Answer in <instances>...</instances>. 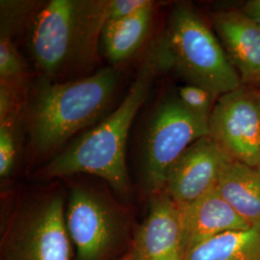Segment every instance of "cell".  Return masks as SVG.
Instances as JSON below:
<instances>
[{
	"label": "cell",
	"mask_w": 260,
	"mask_h": 260,
	"mask_svg": "<svg viewBox=\"0 0 260 260\" xmlns=\"http://www.w3.org/2000/svg\"><path fill=\"white\" fill-rule=\"evenodd\" d=\"M168 69L170 62L161 40L150 49L119 107L99 125L56 155L38 176L52 178L90 174L105 179L115 190L126 192L128 176L125 148L130 127L140 108L146 103L155 78Z\"/></svg>",
	"instance_id": "6da1fadb"
},
{
	"label": "cell",
	"mask_w": 260,
	"mask_h": 260,
	"mask_svg": "<svg viewBox=\"0 0 260 260\" xmlns=\"http://www.w3.org/2000/svg\"><path fill=\"white\" fill-rule=\"evenodd\" d=\"M120 77L118 70L103 68L93 75L69 82L43 78L26 111L32 149L40 154L51 152L98 120L111 102Z\"/></svg>",
	"instance_id": "7a4b0ae2"
},
{
	"label": "cell",
	"mask_w": 260,
	"mask_h": 260,
	"mask_svg": "<svg viewBox=\"0 0 260 260\" xmlns=\"http://www.w3.org/2000/svg\"><path fill=\"white\" fill-rule=\"evenodd\" d=\"M108 20L106 0H51L39 10L31 28L30 49L46 78L89 65Z\"/></svg>",
	"instance_id": "3957f363"
},
{
	"label": "cell",
	"mask_w": 260,
	"mask_h": 260,
	"mask_svg": "<svg viewBox=\"0 0 260 260\" xmlns=\"http://www.w3.org/2000/svg\"><path fill=\"white\" fill-rule=\"evenodd\" d=\"M162 42L170 68L189 84L204 88L217 99L241 86V78L216 33L190 5L178 4L172 11Z\"/></svg>",
	"instance_id": "277c9868"
},
{
	"label": "cell",
	"mask_w": 260,
	"mask_h": 260,
	"mask_svg": "<svg viewBox=\"0 0 260 260\" xmlns=\"http://www.w3.org/2000/svg\"><path fill=\"white\" fill-rule=\"evenodd\" d=\"M209 135V118L189 110L177 94L162 100L144 142L143 172L150 195L165 189L168 172L193 143Z\"/></svg>",
	"instance_id": "5b68a950"
},
{
	"label": "cell",
	"mask_w": 260,
	"mask_h": 260,
	"mask_svg": "<svg viewBox=\"0 0 260 260\" xmlns=\"http://www.w3.org/2000/svg\"><path fill=\"white\" fill-rule=\"evenodd\" d=\"M209 135L233 160L260 166V88L242 84L219 96L209 117Z\"/></svg>",
	"instance_id": "8992f818"
},
{
	"label": "cell",
	"mask_w": 260,
	"mask_h": 260,
	"mask_svg": "<svg viewBox=\"0 0 260 260\" xmlns=\"http://www.w3.org/2000/svg\"><path fill=\"white\" fill-rule=\"evenodd\" d=\"M5 260H70L64 202L49 197L22 214L5 240Z\"/></svg>",
	"instance_id": "52a82bcc"
},
{
	"label": "cell",
	"mask_w": 260,
	"mask_h": 260,
	"mask_svg": "<svg viewBox=\"0 0 260 260\" xmlns=\"http://www.w3.org/2000/svg\"><path fill=\"white\" fill-rule=\"evenodd\" d=\"M69 236L79 260H102L114 248L120 235V219L102 196L75 187L66 211Z\"/></svg>",
	"instance_id": "ba28073f"
},
{
	"label": "cell",
	"mask_w": 260,
	"mask_h": 260,
	"mask_svg": "<svg viewBox=\"0 0 260 260\" xmlns=\"http://www.w3.org/2000/svg\"><path fill=\"white\" fill-rule=\"evenodd\" d=\"M230 159L210 135L205 136L193 143L170 168L164 191L180 207L190 205L216 189Z\"/></svg>",
	"instance_id": "9c48e42d"
},
{
	"label": "cell",
	"mask_w": 260,
	"mask_h": 260,
	"mask_svg": "<svg viewBox=\"0 0 260 260\" xmlns=\"http://www.w3.org/2000/svg\"><path fill=\"white\" fill-rule=\"evenodd\" d=\"M132 252L137 260L185 259L181 208L165 191L151 195Z\"/></svg>",
	"instance_id": "30bf717a"
},
{
	"label": "cell",
	"mask_w": 260,
	"mask_h": 260,
	"mask_svg": "<svg viewBox=\"0 0 260 260\" xmlns=\"http://www.w3.org/2000/svg\"><path fill=\"white\" fill-rule=\"evenodd\" d=\"M212 24L242 84L260 88V25L240 9L215 13Z\"/></svg>",
	"instance_id": "8fae6325"
},
{
	"label": "cell",
	"mask_w": 260,
	"mask_h": 260,
	"mask_svg": "<svg viewBox=\"0 0 260 260\" xmlns=\"http://www.w3.org/2000/svg\"><path fill=\"white\" fill-rule=\"evenodd\" d=\"M180 208L186 252L219 234L251 228L216 189Z\"/></svg>",
	"instance_id": "7c38bea8"
},
{
	"label": "cell",
	"mask_w": 260,
	"mask_h": 260,
	"mask_svg": "<svg viewBox=\"0 0 260 260\" xmlns=\"http://www.w3.org/2000/svg\"><path fill=\"white\" fill-rule=\"evenodd\" d=\"M216 190L251 226L260 228V166L251 167L230 159Z\"/></svg>",
	"instance_id": "4fadbf2b"
},
{
	"label": "cell",
	"mask_w": 260,
	"mask_h": 260,
	"mask_svg": "<svg viewBox=\"0 0 260 260\" xmlns=\"http://www.w3.org/2000/svg\"><path fill=\"white\" fill-rule=\"evenodd\" d=\"M154 16V2L121 19L108 20L102 33L104 54L111 63H119L134 54L148 36Z\"/></svg>",
	"instance_id": "5bb4252c"
},
{
	"label": "cell",
	"mask_w": 260,
	"mask_h": 260,
	"mask_svg": "<svg viewBox=\"0 0 260 260\" xmlns=\"http://www.w3.org/2000/svg\"><path fill=\"white\" fill-rule=\"evenodd\" d=\"M184 260H260V228L219 234L189 250Z\"/></svg>",
	"instance_id": "9a60e30c"
},
{
	"label": "cell",
	"mask_w": 260,
	"mask_h": 260,
	"mask_svg": "<svg viewBox=\"0 0 260 260\" xmlns=\"http://www.w3.org/2000/svg\"><path fill=\"white\" fill-rule=\"evenodd\" d=\"M27 75V66L12 38L0 35V85L20 92Z\"/></svg>",
	"instance_id": "2e32d148"
},
{
	"label": "cell",
	"mask_w": 260,
	"mask_h": 260,
	"mask_svg": "<svg viewBox=\"0 0 260 260\" xmlns=\"http://www.w3.org/2000/svg\"><path fill=\"white\" fill-rule=\"evenodd\" d=\"M20 109L0 120V177L11 176L18 157L19 118Z\"/></svg>",
	"instance_id": "e0dca14e"
},
{
	"label": "cell",
	"mask_w": 260,
	"mask_h": 260,
	"mask_svg": "<svg viewBox=\"0 0 260 260\" xmlns=\"http://www.w3.org/2000/svg\"><path fill=\"white\" fill-rule=\"evenodd\" d=\"M177 94L180 102L189 110L207 118L210 117L214 104L217 101V98L213 93L193 84L179 87Z\"/></svg>",
	"instance_id": "ac0fdd59"
},
{
	"label": "cell",
	"mask_w": 260,
	"mask_h": 260,
	"mask_svg": "<svg viewBox=\"0 0 260 260\" xmlns=\"http://www.w3.org/2000/svg\"><path fill=\"white\" fill-rule=\"evenodd\" d=\"M149 3V0H109V20L121 19L139 11Z\"/></svg>",
	"instance_id": "d6986e66"
},
{
	"label": "cell",
	"mask_w": 260,
	"mask_h": 260,
	"mask_svg": "<svg viewBox=\"0 0 260 260\" xmlns=\"http://www.w3.org/2000/svg\"><path fill=\"white\" fill-rule=\"evenodd\" d=\"M240 10L260 25V0H249Z\"/></svg>",
	"instance_id": "ffe728a7"
},
{
	"label": "cell",
	"mask_w": 260,
	"mask_h": 260,
	"mask_svg": "<svg viewBox=\"0 0 260 260\" xmlns=\"http://www.w3.org/2000/svg\"><path fill=\"white\" fill-rule=\"evenodd\" d=\"M121 260H137L136 259V257L134 256V254H133V252H131L129 254H127L125 257H123Z\"/></svg>",
	"instance_id": "44dd1931"
}]
</instances>
